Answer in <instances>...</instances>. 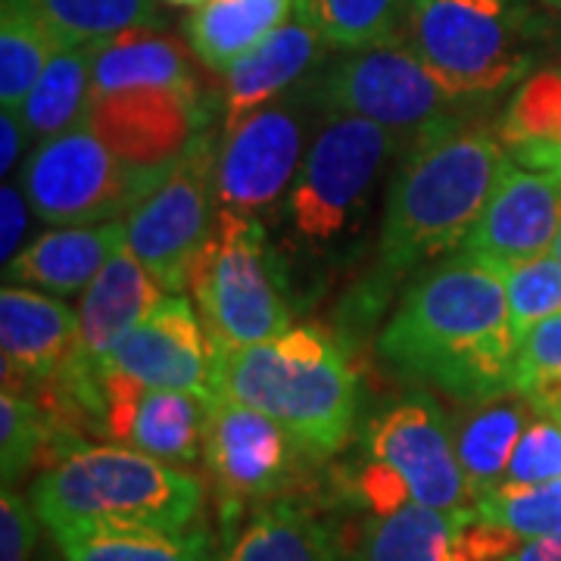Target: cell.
<instances>
[{"mask_svg":"<svg viewBox=\"0 0 561 561\" xmlns=\"http://www.w3.org/2000/svg\"><path fill=\"white\" fill-rule=\"evenodd\" d=\"M515 393L530 402L537 415L561 424V316L542 319L524 334Z\"/></svg>","mask_w":561,"mask_h":561,"instance_id":"obj_34","label":"cell"},{"mask_svg":"<svg viewBox=\"0 0 561 561\" xmlns=\"http://www.w3.org/2000/svg\"><path fill=\"white\" fill-rule=\"evenodd\" d=\"M415 0H297L294 13L309 22L328 47L359 50L397 41Z\"/></svg>","mask_w":561,"mask_h":561,"instance_id":"obj_29","label":"cell"},{"mask_svg":"<svg viewBox=\"0 0 561 561\" xmlns=\"http://www.w3.org/2000/svg\"><path fill=\"white\" fill-rule=\"evenodd\" d=\"M505 561H561V534L524 540Z\"/></svg>","mask_w":561,"mask_h":561,"instance_id":"obj_42","label":"cell"},{"mask_svg":"<svg viewBox=\"0 0 561 561\" xmlns=\"http://www.w3.org/2000/svg\"><path fill=\"white\" fill-rule=\"evenodd\" d=\"M321 116L346 113L383 125L409 147L421 135L468 119V106L443 88L402 38L346 50V57L312 79Z\"/></svg>","mask_w":561,"mask_h":561,"instance_id":"obj_7","label":"cell"},{"mask_svg":"<svg viewBox=\"0 0 561 561\" xmlns=\"http://www.w3.org/2000/svg\"><path fill=\"white\" fill-rule=\"evenodd\" d=\"M3 390L32 393L62 381L79 359V312L41 290L7 284L0 290Z\"/></svg>","mask_w":561,"mask_h":561,"instance_id":"obj_20","label":"cell"},{"mask_svg":"<svg viewBox=\"0 0 561 561\" xmlns=\"http://www.w3.org/2000/svg\"><path fill=\"white\" fill-rule=\"evenodd\" d=\"M187 287L213 346H250L290 328L280 262L253 213L221 206L191 262Z\"/></svg>","mask_w":561,"mask_h":561,"instance_id":"obj_5","label":"cell"},{"mask_svg":"<svg viewBox=\"0 0 561 561\" xmlns=\"http://www.w3.org/2000/svg\"><path fill=\"white\" fill-rule=\"evenodd\" d=\"M54 443L47 415L25 393H0V471L3 486H13Z\"/></svg>","mask_w":561,"mask_h":561,"instance_id":"obj_35","label":"cell"},{"mask_svg":"<svg viewBox=\"0 0 561 561\" xmlns=\"http://www.w3.org/2000/svg\"><path fill=\"white\" fill-rule=\"evenodd\" d=\"M324 47L328 44L319 32L294 13V20L278 25L250 54H243L225 72V128L238 125L250 110L300 84L302 76L321 60Z\"/></svg>","mask_w":561,"mask_h":561,"instance_id":"obj_22","label":"cell"},{"mask_svg":"<svg viewBox=\"0 0 561 561\" xmlns=\"http://www.w3.org/2000/svg\"><path fill=\"white\" fill-rule=\"evenodd\" d=\"M546 3H552V7H561V0H546Z\"/></svg>","mask_w":561,"mask_h":561,"instance_id":"obj_46","label":"cell"},{"mask_svg":"<svg viewBox=\"0 0 561 561\" xmlns=\"http://www.w3.org/2000/svg\"><path fill=\"white\" fill-rule=\"evenodd\" d=\"M530 402L524 397H500L474 405L456 431V453L468 481L471 502L505 483V471L530 424Z\"/></svg>","mask_w":561,"mask_h":561,"instance_id":"obj_26","label":"cell"},{"mask_svg":"<svg viewBox=\"0 0 561 561\" xmlns=\"http://www.w3.org/2000/svg\"><path fill=\"white\" fill-rule=\"evenodd\" d=\"M297 453L294 437L260 409L219 393L206 402L203 459L228 524L247 502H265L287 490Z\"/></svg>","mask_w":561,"mask_h":561,"instance_id":"obj_12","label":"cell"},{"mask_svg":"<svg viewBox=\"0 0 561 561\" xmlns=\"http://www.w3.org/2000/svg\"><path fill=\"white\" fill-rule=\"evenodd\" d=\"M346 490L375 518L393 515V512L405 508L409 502H415L412 500V490H409V483L402 481L400 471L393 465H387V461L371 459V456H368V461L362 468H356L350 474Z\"/></svg>","mask_w":561,"mask_h":561,"instance_id":"obj_38","label":"cell"},{"mask_svg":"<svg viewBox=\"0 0 561 561\" xmlns=\"http://www.w3.org/2000/svg\"><path fill=\"white\" fill-rule=\"evenodd\" d=\"M125 243H128L125 219L62 225V231H47L20 250L7 262L3 278L66 297L98 278V272Z\"/></svg>","mask_w":561,"mask_h":561,"instance_id":"obj_21","label":"cell"},{"mask_svg":"<svg viewBox=\"0 0 561 561\" xmlns=\"http://www.w3.org/2000/svg\"><path fill=\"white\" fill-rule=\"evenodd\" d=\"M518 346L505 268L459 253L402 294L381 331L378 356L405 381L478 405L515 393Z\"/></svg>","mask_w":561,"mask_h":561,"instance_id":"obj_1","label":"cell"},{"mask_svg":"<svg viewBox=\"0 0 561 561\" xmlns=\"http://www.w3.org/2000/svg\"><path fill=\"white\" fill-rule=\"evenodd\" d=\"M66 561H213L206 530H54Z\"/></svg>","mask_w":561,"mask_h":561,"instance_id":"obj_28","label":"cell"},{"mask_svg":"<svg viewBox=\"0 0 561 561\" xmlns=\"http://www.w3.org/2000/svg\"><path fill=\"white\" fill-rule=\"evenodd\" d=\"M60 47L94 44L128 28H157L160 13L153 0H20Z\"/></svg>","mask_w":561,"mask_h":561,"instance_id":"obj_30","label":"cell"},{"mask_svg":"<svg viewBox=\"0 0 561 561\" xmlns=\"http://www.w3.org/2000/svg\"><path fill=\"white\" fill-rule=\"evenodd\" d=\"M216 153L219 138L206 128L191 140L165 179L125 216L131 253L169 294L187 290L191 262L216 225Z\"/></svg>","mask_w":561,"mask_h":561,"instance_id":"obj_10","label":"cell"},{"mask_svg":"<svg viewBox=\"0 0 561 561\" xmlns=\"http://www.w3.org/2000/svg\"><path fill=\"white\" fill-rule=\"evenodd\" d=\"M371 459L393 465L409 483L412 500L440 512L471 505L468 481L456 453V434L443 409L424 390H415L365 427Z\"/></svg>","mask_w":561,"mask_h":561,"instance_id":"obj_14","label":"cell"},{"mask_svg":"<svg viewBox=\"0 0 561 561\" xmlns=\"http://www.w3.org/2000/svg\"><path fill=\"white\" fill-rule=\"evenodd\" d=\"M561 478V424L534 419L505 471V483H546Z\"/></svg>","mask_w":561,"mask_h":561,"instance_id":"obj_37","label":"cell"},{"mask_svg":"<svg viewBox=\"0 0 561 561\" xmlns=\"http://www.w3.org/2000/svg\"><path fill=\"white\" fill-rule=\"evenodd\" d=\"M125 88H187L201 91L184 44L157 28H128L98 41L91 94H113Z\"/></svg>","mask_w":561,"mask_h":561,"instance_id":"obj_23","label":"cell"},{"mask_svg":"<svg viewBox=\"0 0 561 561\" xmlns=\"http://www.w3.org/2000/svg\"><path fill=\"white\" fill-rule=\"evenodd\" d=\"M101 371L213 400V343L197 306L181 294H169L150 319L110 350Z\"/></svg>","mask_w":561,"mask_h":561,"instance_id":"obj_18","label":"cell"},{"mask_svg":"<svg viewBox=\"0 0 561 561\" xmlns=\"http://www.w3.org/2000/svg\"><path fill=\"white\" fill-rule=\"evenodd\" d=\"M483 522L522 540L561 534V478L546 483H502L471 502Z\"/></svg>","mask_w":561,"mask_h":561,"instance_id":"obj_33","label":"cell"},{"mask_svg":"<svg viewBox=\"0 0 561 561\" xmlns=\"http://www.w3.org/2000/svg\"><path fill=\"white\" fill-rule=\"evenodd\" d=\"M213 393L278 421L309 459L341 453L359 412L353 362L337 334L319 324L287 328L250 346H213Z\"/></svg>","mask_w":561,"mask_h":561,"instance_id":"obj_3","label":"cell"},{"mask_svg":"<svg viewBox=\"0 0 561 561\" xmlns=\"http://www.w3.org/2000/svg\"><path fill=\"white\" fill-rule=\"evenodd\" d=\"M505 290L512 309V328L524 341V334L542 319L561 316V260H530L505 268Z\"/></svg>","mask_w":561,"mask_h":561,"instance_id":"obj_36","label":"cell"},{"mask_svg":"<svg viewBox=\"0 0 561 561\" xmlns=\"http://www.w3.org/2000/svg\"><path fill=\"white\" fill-rule=\"evenodd\" d=\"M101 434L169 465H191L203 456L206 402L197 393L150 387L119 371H101Z\"/></svg>","mask_w":561,"mask_h":561,"instance_id":"obj_19","label":"cell"},{"mask_svg":"<svg viewBox=\"0 0 561 561\" xmlns=\"http://www.w3.org/2000/svg\"><path fill=\"white\" fill-rule=\"evenodd\" d=\"M552 256H559L561 260V231H559V238H556V247H552Z\"/></svg>","mask_w":561,"mask_h":561,"instance_id":"obj_45","label":"cell"},{"mask_svg":"<svg viewBox=\"0 0 561 561\" xmlns=\"http://www.w3.org/2000/svg\"><path fill=\"white\" fill-rule=\"evenodd\" d=\"M508 153L561 150V69H542L522 81L500 122Z\"/></svg>","mask_w":561,"mask_h":561,"instance_id":"obj_32","label":"cell"},{"mask_svg":"<svg viewBox=\"0 0 561 561\" xmlns=\"http://www.w3.org/2000/svg\"><path fill=\"white\" fill-rule=\"evenodd\" d=\"M219 561H341L328 524L294 500L265 502L238 534L228 537Z\"/></svg>","mask_w":561,"mask_h":561,"instance_id":"obj_25","label":"cell"},{"mask_svg":"<svg viewBox=\"0 0 561 561\" xmlns=\"http://www.w3.org/2000/svg\"><path fill=\"white\" fill-rule=\"evenodd\" d=\"M294 7L297 0H206L187 16L184 35L206 69L228 72L294 16Z\"/></svg>","mask_w":561,"mask_h":561,"instance_id":"obj_24","label":"cell"},{"mask_svg":"<svg viewBox=\"0 0 561 561\" xmlns=\"http://www.w3.org/2000/svg\"><path fill=\"white\" fill-rule=\"evenodd\" d=\"M561 231V175L508 160L461 253L502 268L546 256Z\"/></svg>","mask_w":561,"mask_h":561,"instance_id":"obj_16","label":"cell"},{"mask_svg":"<svg viewBox=\"0 0 561 561\" xmlns=\"http://www.w3.org/2000/svg\"><path fill=\"white\" fill-rule=\"evenodd\" d=\"M28 138L25 125H22V116L16 110H3L0 116V140H3V150H0V172L10 175L13 165L20 162L22 157V140Z\"/></svg>","mask_w":561,"mask_h":561,"instance_id":"obj_41","label":"cell"},{"mask_svg":"<svg viewBox=\"0 0 561 561\" xmlns=\"http://www.w3.org/2000/svg\"><path fill=\"white\" fill-rule=\"evenodd\" d=\"M162 179L165 172H147L116 157L81 116L32 150L22 191L50 225H98L128 216Z\"/></svg>","mask_w":561,"mask_h":561,"instance_id":"obj_8","label":"cell"},{"mask_svg":"<svg viewBox=\"0 0 561 561\" xmlns=\"http://www.w3.org/2000/svg\"><path fill=\"white\" fill-rule=\"evenodd\" d=\"M309 81L294 84L287 94L262 103L238 125L225 128L216 153L219 206L256 216L262 209H272L284 191H290L306 157V128L312 110H319Z\"/></svg>","mask_w":561,"mask_h":561,"instance_id":"obj_11","label":"cell"},{"mask_svg":"<svg viewBox=\"0 0 561 561\" xmlns=\"http://www.w3.org/2000/svg\"><path fill=\"white\" fill-rule=\"evenodd\" d=\"M38 540V515L13 486L0 493V561H28Z\"/></svg>","mask_w":561,"mask_h":561,"instance_id":"obj_39","label":"cell"},{"mask_svg":"<svg viewBox=\"0 0 561 561\" xmlns=\"http://www.w3.org/2000/svg\"><path fill=\"white\" fill-rule=\"evenodd\" d=\"M28 500L50 534L76 527L187 530L201 515L203 486L131 446L81 443L32 483Z\"/></svg>","mask_w":561,"mask_h":561,"instance_id":"obj_4","label":"cell"},{"mask_svg":"<svg viewBox=\"0 0 561 561\" xmlns=\"http://www.w3.org/2000/svg\"><path fill=\"white\" fill-rule=\"evenodd\" d=\"M508 157L527 165V169H546V172L561 175V150H518V153H508Z\"/></svg>","mask_w":561,"mask_h":561,"instance_id":"obj_43","label":"cell"},{"mask_svg":"<svg viewBox=\"0 0 561 561\" xmlns=\"http://www.w3.org/2000/svg\"><path fill=\"white\" fill-rule=\"evenodd\" d=\"M522 537L483 522L474 505L459 512H440L421 502L362 527L356 561H505Z\"/></svg>","mask_w":561,"mask_h":561,"instance_id":"obj_17","label":"cell"},{"mask_svg":"<svg viewBox=\"0 0 561 561\" xmlns=\"http://www.w3.org/2000/svg\"><path fill=\"white\" fill-rule=\"evenodd\" d=\"M165 297L169 290L131 253L128 243L88 284L79 309V359L60 383H66L84 402V409L94 419H101L103 412V359L128 331H135L140 321L150 319Z\"/></svg>","mask_w":561,"mask_h":561,"instance_id":"obj_15","label":"cell"},{"mask_svg":"<svg viewBox=\"0 0 561 561\" xmlns=\"http://www.w3.org/2000/svg\"><path fill=\"white\" fill-rule=\"evenodd\" d=\"M94 44L60 47L47 69L35 81L32 94L20 106L22 125L32 140H47L72 128L84 116L91 101V69H94Z\"/></svg>","mask_w":561,"mask_h":561,"instance_id":"obj_27","label":"cell"},{"mask_svg":"<svg viewBox=\"0 0 561 561\" xmlns=\"http://www.w3.org/2000/svg\"><path fill=\"white\" fill-rule=\"evenodd\" d=\"M400 150L405 144L378 122L328 113L287 191V216L297 238L306 243L341 238L387 160Z\"/></svg>","mask_w":561,"mask_h":561,"instance_id":"obj_9","label":"cell"},{"mask_svg":"<svg viewBox=\"0 0 561 561\" xmlns=\"http://www.w3.org/2000/svg\"><path fill=\"white\" fill-rule=\"evenodd\" d=\"M213 98L187 88H125L91 94L84 119L125 162L169 172L191 140L213 128Z\"/></svg>","mask_w":561,"mask_h":561,"instance_id":"obj_13","label":"cell"},{"mask_svg":"<svg viewBox=\"0 0 561 561\" xmlns=\"http://www.w3.org/2000/svg\"><path fill=\"white\" fill-rule=\"evenodd\" d=\"M60 50L44 22L20 0H0V103L16 110L32 94L35 81Z\"/></svg>","mask_w":561,"mask_h":561,"instance_id":"obj_31","label":"cell"},{"mask_svg":"<svg viewBox=\"0 0 561 561\" xmlns=\"http://www.w3.org/2000/svg\"><path fill=\"white\" fill-rule=\"evenodd\" d=\"M508 160L500 135L468 119L412 140L387 191L378 284H393L461 247Z\"/></svg>","mask_w":561,"mask_h":561,"instance_id":"obj_2","label":"cell"},{"mask_svg":"<svg viewBox=\"0 0 561 561\" xmlns=\"http://www.w3.org/2000/svg\"><path fill=\"white\" fill-rule=\"evenodd\" d=\"M20 187L3 184L0 187V256L3 265L20 253V241L25 234V201H22Z\"/></svg>","mask_w":561,"mask_h":561,"instance_id":"obj_40","label":"cell"},{"mask_svg":"<svg viewBox=\"0 0 561 561\" xmlns=\"http://www.w3.org/2000/svg\"><path fill=\"white\" fill-rule=\"evenodd\" d=\"M527 35L518 0H415L400 38L453 98L483 101L527 72Z\"/></svg>","mask_w":561,"mask_h":561,"instance_id":"obj_6","label":"cell"},{"mask_svg":"<svg viewBox=\"0 0 561 561\" xmlns=\"http://www.w3.org/2000/svg\"><path fill=\"white\" fill-rule=\"evenodd\" d=\"M165 3H172V7H201L206 0H165Z\"/></svg>","mask_w":561,"mask_h":561,"instance_id":"obj_44","label":"cell"}]
</instances>
